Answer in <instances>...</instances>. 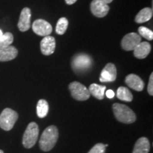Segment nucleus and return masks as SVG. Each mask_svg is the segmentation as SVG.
I'll use <instances>...</instances> for the list:
<instances>
[{"mask_svg":"<svg viewBox=\"0 0 153 153\" xmlns=\"http://www.w3.org/2000/svg\"><path fill=\"white\" fill-rule=\"evenodd\" d=\"M38 134L39 128L37 123L31 122L28 124L23 135L22 143L24 148L28 149L33 148L37 141Z\"/></svg>","mask_w":153,"mask_h":153,"instance_id":"obj_3","label":"nucleus"},{"mask_svg":"<svg viewBox=\"0 0 153 153\" xmlns=\"http://www.w3.org/2000/svg\"><path fill=\"white\" fill-rule=\"evenodd\" d=\"M150 150L149 140L145 137H140L135 143L133 153H148Z\"/></svg>","mask_w":153,"mask_h":153,"instance_id":"obj_16","label":"nucleus"},{"mask_svg":"<svg viewBox=\"0 0 153 153\" xmlns=\"http://www.w3.org/2000/svg\"><path fill=\"white\" fill-rule=\"evenodd\" d=\"M3 35V32H2V30H1V29H0V36H1Z\"/></svg>","mask_w":153,"mask_h":153,"instance_id":"obj_29","label":"nucleus"},{"mask_svg":"<svg viewBox=\"0 0 153 153\" xmlns=\"http://www.w3.org/2000/svg\"><path fill=\"white\" fill-rule=\"evenodd\" d=\"M106 89V86L99 85L97 84H91L89 87V91L90 94L94 96L95 98L99 99V100H102L104 98Z\"/></svg>","mask_w":153,"mask_h":153,"instance_id":"obj_17","label":"nucleus"},{"mask_svg":"<svg viewBox=\"0 0 153 153\" xmlns=\"http://www.w3.org/2000/svg\"><path fill=\"white\" fill-rule=\"evenodd\" d=\"M0 153H4V152L1 150H0Z\"/></svg>","mask_w":153,"mask_h":153,"instance_id":"obj_30","label":"nucleus"},{"mask_svg":"<svg viewBox=\"0 0 153 153\" xmlns=\"http://www.w3.org/2000/svg\"><path fill=\"white\" fill-rule=\"evenodd\" d=\"M90 8L93 15L98 18H103L106 16L110 9L108 5L101 0H93Z\"/></svg>","mask_w":153,"mask_h":153,"instance_id":"obj_9","label":"nucleus"},{"mask_svg":"<svg viewBox=\"0 0 153 153\" xmlns=\"http://www.w3.org/2000/svg\"><path fill=\"white\" fill-rule=\"evenodd\" d=\"M152 9L146 7L143 9L138 12V14L135 16V21L137 24H143V23L147 22L150 21L152 16Z\"/></svg>","mask_w":153,"mask_h":153,"instance_id":"obj_18","label":"nucleus"},{"mask_svg":"<svg viewBox=\"0 0 153 153\" xmlns=\"http://www.w3.org/2000/svg\"><path fill=\"white\" fill-rule=\"evenodd\" d=\"M139 35L142 37L145 38L148 41H152L153 40V32L152 30L149 29L148 28L145 26H140L138 28Z\"/></svg>","mask_w":153,"mask_h":153,"instance_id":"obj_23","label":"nucleus"},{"mask_svg":"<svg viewBox=\"0 0 153 153\" xmlns=\"http://www.w3.org/2000/svg\"><path fill=\"white\" fill-rule=\"evenodd\" d=\"M101 1H103L104 2H105L106 4H108L111 3L112 1H114V0H101Z\"/></svg>","mask_w":153,"mask_h":153,"instance_id":"obj_28","label":"nucleus"},{"mask_svg":"<svg viewBox=\"0 0 153 153\" xmlns=\"http://www.w3.org/2000/svg\"><path fill=\"white\" fill-rule=\"evenodd\" d=\"M125 82L130 88L137 91H141L144 89V82L139 76L135 74H130L126 76Z\"/></svg>","mask_w":153,"mask_h":153,"instance_id":"obj_13","label":"nucleus"},{"mask_svg":"<svg viewBox=\"0 0 153 153\" xmlns=\"http://www.w3.org/2000/svg\"><path fill=\"white\" fill-rule=\"evenodd\" d=\"M77 0H65V2L68 5H72L76 2Z\"/></svg>","mask_w":153,"mask_h":153,"instance_id":"obj_27","label":"nucleus"},{"mask_svg":"<svg viewBox=\"0 0 153 153\" xmlns=\"http://www.w3.org/2000/svg\"><path fill=\"white\" fill-rule=\"evenodd\" d=\"M55 39L51 36H45L41 41V51L44 55H50L54 53Z\"/></svg>","mask_w":153,"mask_h":153,"instance_id":"obj_12","label":"nucleus"},{"mask_svg":"<svg viewBox=\"0 0 153 153\" xmlns=\"http://www.w3.org/2000/svg\"><path fill=\"white\" fill-rule=\"evenodd\" d=\"M69 89L72 97L77 101H86L90 97L89 89L78 82H73L69 85Z\"/></svg>","mask_w":153,"mask_h":153,"instance_id":"obj_6","label":"nucleus"},{"mask_svg":"<svg viewBox=\"0 0 153 153\" xmlns=\"http://www.w3.org/2000/svg\"><path fill=\"white\" fill-rule=\"evenodd\" d=\"M113 111L116 120L126 124L133 123L136 120V115L128 106L115 103L113 104Z\"/></svg>","mask_w":153,"mask_h":153,"instance_id":"obj_2","label":"nucleus"},{"mask_svg":"<svg viewBox=\"0 0 153 153\" xmlns=\"http://www.w3.org/2000/svg\"><path fill=\"white\" fill-rule=\"evenodd\" d=\"M49 106L48 103L45 99H40L38 101L37 106H36V113L37 116L39 118H45L48 114Z\"/></svg>","mask_w":153,"mask_h":153,"instance_id":"obj_19","label":"nucleus"},{"mask_svg":"<svg viewBox=\"0 0 153 153\" xmlns=\"http://www.w3.org/2000/svg\"><path fill=\"white\" fill-rule=\"evenodd\" d=\"M116 97L120 100L123 101H127V102H131L133 101V97L131 91L128 88L125 87H120L117 89L116 92Z\"/></svg>","mask_w":153,"mask_h":153,"instance_id":"obj_20","label":"nucleus"},{"mask_svg":"<svg viewBox=\"0 0 153 153\" xmlns=\"http://www.w3.org/2000/svg\"><path fill=\"white\" fill-rule=\"evenodd\" d=\"M30 18H31L30 9L28 7H25L21 12L18 22V28L21 31L25 32L29 30L30 28Z\"/></svg>","mask_w":153,"mask_h":153,"instance_id":"obj_11","label":"nucleus"},{"mask_svg":"<svg viewBox=\"0 0 153 153\" xmlns=\"http://www.w3.org/2000/svg\"><path fill=\"white\" fill-rule=\"evenodd\" d=\"M32 29L36 34L43 37L50 36L53 31V28L51 24L43 19L36 20L32 24Z\"/></svg>","mask_w":153,"mask_h":153,"instance_id":"obj_7","label":"nucleus"},{"mask_svg":"<svg viewBox=\"0 0 153 153\" xmlns=\"http://www.w3.org/2000/svg\"><path fill=\"white\" fill-rule=\"evenodd\" d=\"M151 51V45L148 42H140L133 50V54L137 59H144L148 57Z\"/></svg>","mask_w":153,"mask_h":153,"instance_id":"obj_15","label":"nucleus"},{"mask_svg":"<svg viewBox=\"0 0 153 153\" xmlns=\"http://www.w3.org/2000/svg\"><path fill=\"white\" fill-rule=\"evenodd\" d=\"M106 96L108 99H113L115 96V93L111 89H109V90H107L106 91Z\"/></svg>","mask_w":153,"mask_h":153,"instance_id":"obj_26","label":"nucleus"},{"mask_svg":"<svg viewBox=\"0 0 153 153\" xmlns=\"http://www.w3.org/2000/svg\"><path fill=\"white\" fill-rule=\"evenodd\" d=\"M148 91L150 96L153 95V73H151L148 85Z\"/></svg>","mask_w":153,"mask_h":153,"instance_id":"obj_25","label":"nucleus"},{"mask_svg":"<svg viewBox=\"0 0 153 153\" xmlns=\"http://www.w3.org/2000/svg\"><path fill=\"white\" fill-rule=\"evenodd\" d=\"M19 118L16 111L9 108H6L0 114V128L4 131H11Z\"/></svg>","mask_w":153,"mask_h":153,"instance_id":"obj_4","label":"nucleus"},{"mask_svg":"<svg viewBox=\"0 0 153 153\" xmlns=\"http://www.w3.org/2000/svg\"><path fill=\"white\" fill-rule=\"evenodd\" d=\"M14 41V36L11 33L7 32L0 36V48L11 45Z\"/></svg>","mask_w":153,"mask_h":153,"instance_id":"obj_22","label":"nucleus"},{"mask_svg":"<svg viewBox=\"0 0 153 153\" xmlns=\"http://www.w3.org/2000/svg\"><path fill=\"white\" fill-rule=\"evenodd\" d=\"M17 55L18 50L12 45L0 48V62H7L14 60Z\"/></svg>","mask_w":153,"mask_h":153,"instance_id":"obj_14","label":"nucleus"},{"mask_svg":"<svg viewBox=\"0 0 153 153\" xmlns=\"http://www.w3.org/2000/svg\"><path fill=\"white\" fill-rule=\"evenodd\" d=\"M68 20L65 17H62L58 20L57 23L55 31L58 35H63L66 32L67 28L68 27Z\"/></svg>","mask_w":153,"mask_h":153,"instance_id":"obj_21","label":"nucleus"},{"mask_svg":"<svg viewBox=\"0 0 153 153\" xmlns=\"http://www.w3.org/2000/svg\"><path fill=\"white\" fill-rule=\"evenodd\" d=\"M59 137V132L55 126H50L43 132L39 140L40 148L44 152H48L54 148Z\"/></svg>","mask_w":153,"mask_h":153,"instance_id":"obj_1","label":"nucleus"},{"mask_svg":"<svg viewBox=\"0 0 153 153\" xmlns=\"http://www.w3.org/2000/svg\"><path fill=\"white\" fill-rule=\"evenodd\" d=\"M106 152V147L103 143H97L96 144L88 153H105Z\"/></svg>","mask_w":153,"mask_h":153,"instance_id":"obj_24","label":"nucleus"},{"mask_svg":"<svg viewBox=\"0 0 153 153\" xmlns=\"http://www.w3.org/2000/svg\"><path fill=\"white\" fill-rule=\"evenodd\" d=\"M141 42V36L138 33H130L124 36L121 41V47L126 51H133Z\"/></svg>","mask_w":153,"mask_h":153,"instance_id":"obj_8","label":"nucleus"},{"mask_svg":"<svg viewBox=\"0 0 153 153\" xmlns=\"http://www.w3.org/2000/svg\"><path fill=\"white\" fill-rule=\"evenodd\" d=\"M92 65V60L91 57L87 54L79 53L74 55L72 58L71 65L75 72H82L87 70Z\"/></svg>","mask_w":153,"mask_h":153,"instance_id":"obj_5","label":"nucleus"},{"mask_svg":"<svg viewBox=\"0 0 153 153\" xmlns=\"http://www.w3.org/2000/svg\"><path fill=\"white\" fill-rule=\"evenodd\" d=\"M117 76V70L113 63H108L101 72L99 79L101 82H111L116 80Z\"/></svg>","mask_w":153,"mask_h":153,"instance_id":"obj_10","label":"nucleus"}]
</instances>
